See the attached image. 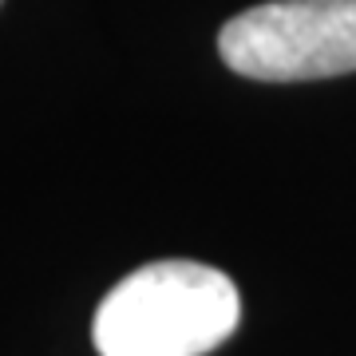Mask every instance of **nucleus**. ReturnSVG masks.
Returning a JSON list of instances; mask_svg holds the SVG:
<instances>
[{"mask_svg":"<svg viewBox=\"0 0 356 356\" xmlns=\"http://www.w3.org/2000/svg\"><path fill=\"white\" fill-rule=\"evenodd\" d=\"M229 72L261 83H301L356 72V0H269L218 32Z\"/></svg>","mask_w":356,"mask_h":356,"instance_id":"nucleus-2","label":"nucleus"},{"mask_svg":"<svg viewBox=\"0 0 356 356\" xmlns=\"http://www.w3.org/2000/svg\"><path fill=\"white\" fill-rule=\"evenodd\" d=\"M242 321L238 285L202 261H151L95 309L99 356H206Z\"/></svg>","mask_w":356,"mask_h":356,"instance_id":"nucleus-1","label":"nucleus"}]
</instances>
